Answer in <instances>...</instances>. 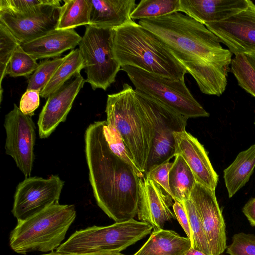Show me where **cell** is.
I'll return each instance as SVG.
<instances>
[{"label": "cell", "mask_w": 255, "mask_h": 255, "mask_svg": "<svg viewBox=\"0 0 255 255\" xmlns=\"http://www.w3.org/2000/svg\"><path fill=\"white\" fill-rule=\"evenodd\" d=\"M194 79L200 90L221 96L227 85L233 53L204 25L181 12L140 19Z\"/></svg>", "instance_id": "obj_1"}, {"label": "cell", "mask_w": 255, "mask_h": 255, "mask_svg": "<svg viewBox=\"0 0 255 255\" xmlns=\"http://www.w3.org/2000/svg\"><path fill=\"white\" fill-rule=\"evenodd\" d=\"M105 123L95 122L86 128V158L97 205L115 222H121L137 215L139 180L144 175L112 149Z\"/></svg>", "instance_id": "obj_2"}, {"label": "cell", "mask_w": 255, "mask_h": 255, "mask_svg": "<svg viewBox=\"0 0 255 255\" xmlns=\"http://www.w3.org/2000/svg\"><path fill=\"white\" fill-rule=\"evenodd\" d=\"M105 112L108 126L119 133L130 159L144 174L155 130L141 95L125 83L121 91L108 95Z\"/></svg>", "instance_id": "obj_3"}, {"label": "cell", "mask_w": 255, "mask_h": 255, "mask_svg": "<svg viewBox=\"0 0 255 255\" xmlns=\"http://www.w3.org/2000/svg\"><path fill=\"white\" fill-rule=\"evenodd\" d=\"M114 56L121 67L130 66L174 80L186 70L155 34L134 20L113 29Z\"/></svg>", "instance_id": "obj_4"}, {"label": "cell", "mask_w": 255, "mask_h": 255, "mask_svg": "<svg viewBox=\"0 0 255 255\" xmlns=\"http://www.w3.org/2000/svg\"><path fill=\"white\" fill-rule=\"evenodd\" d=\"M76 216L73 205H52L17 224L9 236L15 252H54L61 245Z\"/></svg>", "instance_id": "obj_5"}, {"label": "cell", "mask_w": 255, "mask_h": 255, "mask_svg": "<svg viewBox=\"0 0 255 255\" xmlns=\"http://www.w3.org/2000/svg\"><path fill=\"white\" fill-rule=\"evenodd\" d=\"M152 229L149 224L133 218L107 226H94L76 231L55 252L64 254L121 252L144 238Z\"/></svg>", "instance_id": "obj_6"}, {"label": "cell", "mask_w": 255, "mask_h": 255, "mask_svg": "<svg viewBox=\"0 0 255 255\" xmlns=\"http://www.w3.org/2000/svg\"><path fill=\"white\" fill-rule=\"evenodd\" d=\"M125 72L136 91L156 100L189 119L208 117L209 114L197 102L184 79L174 80L138 68L125 66Z\"/></svg>", "instance_id": "obj_7"}, {"label": "cell", "mask_w": 255, "mask_h": 255, "mask_svg": "<svg viewBox=\"0 0 255 255\" xmlns=\"http://www.w3.org/2000/svg\"><path fill=\"white\" fill-rule=\"evenodd\" d=\"M113 34V29L87 25L79 43L87 75L85 81L94 90H106L115 82L121 70L114 56Z\"/></svg>", "instance_id": "obj_8"}, {"label": "cell", "mask_w": 255, "mask_h": 255, "mask_svg": "<svg viewBox=\"0 0 255 255\" xmlns=\"http://www.w3.org/2000/svg\"><path fill=\"white\" fill-rule=\"evenodd\" d=\"M139 93L151 116L155 130L145 175L154 166L169 161L175 156V142L173 133L175 131L185 130L188 119L162 103Z\"/></svg>", "instance_id": "obj_9"}, {"label": "cell", "mask_w": 255, "mask_h": 255, "mask_svg": "<svg viewBox=\"0 0 255 255\" xmlns=\"http://www.w3.org/2000/svg\"><path fill=\"white\" fill-rule=\"evenodd\" d=\"M64 181L56 175L47 179L29 177L17 186L11 212L17 221H23L59 203Z\"/></svg>", "instance_id": "obj_10"}, {"label": "cell", "mask_w": 255, "mask_h": 255, "mask_svg": "<svg viewBox=\"0 0 255 255\" xmlns=\"http://www.w3.org/2000/svg\"><path fill=\"white\" fill-rule=\"evenodd\" d=\"M5 153L14 160L25 176L30 177L34 159L35 126L31 116L22 113L15 104L4 118Z\"/></svg>", "instance_id": "obj_11"}, {"label": "cell", "mask_w": 255, "mask_h": 255, "mask_svg": "<svg viewBox=\"0 0 255 255\" xmlns=\"http://www.w3.org/2000/svg\"><path fill=\"white\" fill-rule=\"evenodd\" d=\"M61 6L60 3L43 4L21 14L0 11V21L24 43L57 29Z\"/></svg>", "instance_id": "obj_12"}, {"label": "cell", "mask_w": 255, "mask_h": 255, "mask_svg": "<svg viewBox=\"0 0 255 255\" xmlns=\"http://www.w3.org/2000/svg\"><path fill=\"white\" fill-rule=\"evenodd\" d=\"M204 25L235 55L255 51V4L249 0L247 7L219 22Z\"/></svg>", "instance_id": "obj_13"}, {"label": "cell", "mask_w": 255, "mask_h": 255, "mask_svg": "<svg viewBox=\"0 0 255 255\" xmlns=\"http://www.w3.org/2000/svg\"><path fill=\"white\" fill-rule=\"evenodd\" d=\"M190 199L200 216L211 255H221L227 247L226 226L215 191L196 182Z\"/></svg>", "instance_id": "obj_14"}, {"label": "cell", "mask_w": 255, "mask_h": 255, "mask_svg": "<svg viewBox=\"0 0 255 255\" xmlns=\"http://www.w3.org/2000/svg\"><path fill=\"white\" fill-rule=\"evenodd\" d=\"M85 82V79L79 73L48 97L37 122L40 138L49 137L60 123L66 121L74 101Z\"/></svg>", "instance_id": "obj_15"}, {"label": "cell", "mask_w": 255, "mask_h": 255, "mask_svg": "<svg viewBox=\"0 0 255 255\" xmlns=\"http://www.w3.org/2000/svg\"><path fill=\"white\" fill-rule=\"evenodd\" d=\"M173 199L155 181L140 178L137 215L139 221L151 225L153 231L163 229L166 222L176 219L170 207Z\"/></svg>", "instance_id": "obj_16"}, {"label": "cell", "mask_w": 255, "mask_h": 255, "mask_svg": "<svg viewBox=\"0 0 255 255\" xmlns=\"http://www.w3.org/2000/svg\"><path fill=\"white\" fill-rule=\"evenodd\" d=\"M175 154L185 160L196 182L215 191L219 176L214 169L208 154L198 140L186 130L175 131Z\"/></svg>", "instance_id": "obj_17"}, {"label": "cell", "mask_w": 255, "mask_h": 255, "mask_svg": "<svg viewBox=\"0 0 255 255\" xmlns=\"http://www.w3.org/2000/svg\"><path fill=\"white\" fill-rule=\"evenodd\" d=\"M179 12L204 25L224 20L246 9L249 0H179Z\"/></svg>", "instance_id": "obj_18"}, {"label": "cell", "mask_w": 255, "mask_h": 255, "mask_svg": "<svg viewBox=\"0 0 255 255\" xmlns=\"http://www.w3.org/2000/svg\"><path fill=\"white\" fill-rule=\"evenodd\" d=\"M82 38L74 29H56L42 37L20 44L35 59L57 57L75 48Z\"/></svg>", "instance_id": "obj_19"}, {"label": "cell", "mask_w": 255, "mask_h": 255, "mask_svg": "<svg viewBox=\"0 0 255 255\" xmlns=\"http://www.w3.org/2000/svg\"><path fill=\"white\" fill-rule=\"evenodd\" d=\"M89 25L115 29L133 20L135 0H90Z\"/></svg>", "instance_id": "obj_20"}, {"label": "cell", "mask_w": 255, "mask_h": 255, "mask_svg": "<svg viewBox=\"0 0 255 255\" xmlns=\"http://www.w3.org/2000/svg\"><path fill=\"white\" fill-rule=\"evenodd\" d=\"M191 248L189 238L172 230L153 231L140 249L132 255H184Z\"/></svg>", "instance_id": "obj_21"}, {"label": "cell", "mask_w": 255, "mask_h": 255, "mask_svg": "<svg viewBox=\"0 0 255 255\" xmlns=\"http://www.w3.org/2000/svg\"><path fill=\"white\" fill-rule=\"evenodd\" d=\"M255 167V144L241 151L223 171L229 198L232 197L249 181Z\"/></svg>", "instance_id": "obj_22"}, {"label": "cell", "mask_w": 255, "mask_h": 255, "mask_svg": "<svg viewBox=\"0 0 255 255\" xmlns=\"http://www.w3.org/2000/svg\"><path fill=\"white\" fill-rule=\"evenodd\" d=\"M175 156L169 173V184L173 200L183 204L190 199L196 181L183 157L179 155Z\"/></svg>", "instance_id": "obj_23"}, {"label": "cell", "mask_w": 255, "mask_h": 255, "mask_svg": "<svg viewBox=\"0 0 255 255\" xmlns=\"http://www.w3.org/2000/svg\"><path fill=\"white\" fill-rule=\"evenodd\" d=\"M64 61L58 68L52 77L40 92V97H48L54 93L73 76L84 69L83 59L79 48L73 50L65 55Z\"/></svg>", "instance_id": "obj_24"}, {"label": "cell", "mask_w": 255, "mask_h": 255, "mask_svg": "<svg viewBox=\"0 0 255 255\" xmlns=\"http://www.w3.org/2000/svg\"><path fill=\"white\" fill-rule=\"evenodd\" d=\"M64 2L57 29H74L90 24V0H64Z\"/></svg>", "instance_id": "obj_25"}, {"label": "cell", "mask_w": 255, "mask_h": 255, "mask_svg": "<svg viewBox=\"0 0 255 255\" xmlns=\"http://www.w3.org/2000/svg\"><path fill=\"white\" fill-rule=\"evenodd\" d=\"M179 0H141L133 9L130 17L133 20H139L179 12Z\"/></svg>", "instance_id": "obj_26"}, {"label": "cell", "mask_w": 255, "mask_h": 255, "mask_svg": "<svg viewBox=\"0 0 255 255\" xmlns=\"http://www.w3.org/2000/svg\"><path fill=\"white\" fill-rule=\"evenodd\" d=\"M182 205L186 212L192 232L191 247L211 255L203 226L194 203L189 199Z\"/></svg>", "instance_id": "obj_27"}, {"label": "cell", "mask_w": 255, "mask_h": 255, "mask_svg": "<svg viewBox=\"0 0 255 255\" xmlns=\"http://www.w3.org/2000/svg\"><path fill=\"white\" fill-rule=\"evenodd\" d=\"M231 71L238 85L255 98V71L244 54L235 55L232 59Z\"/></svg>", "instance_id": "obj_28"}, {"label": "cell", "mask_w": 255, "mask_h": 255, "mask_svg": "<svg viewBox=\"0 0 255 255\" xmlns=\"http://www.w3.org/2000/svg\"><path fill=\"white\" fill-rule=\"evenodd\" d=\"M38 66L36 60L27 53L19 45L8 63L6 75L12 77H27L36 70Z\"/></svg>", "instance_id": "obj_29"}, {"label": "cell", "mask_w": 255, "mask_h": 255, "mask_svg": "<svg viewBox=\"0 0 255 255\" xmlns=\"http://www.w3.org/2000/svg\"><path fill=\"white\" fill-rule=\"evenodd\" d=\"M20 44L5 25L0 21V100H2V81L6 75L8 63L16 49Z\"/></svg>", "instance_id": "obj_30"}, {"label": "cell", "mask_w": 255, "mask_h": 255, "mask_svg": "<svg viewBox=\"0 0 255 255\" xmlns=\"http://www.w3.org/2000/svg\"><path fill=\"white\" fill-rule=\"evenodd\" d=\"M65 58V56L41 61L36 70L28 78L26 90H36L41 92L64 61Z\"/></svg>", "instance_id": "obj_31"}, {"label": "cell", "mask_w": 255, "mask_h": 255, "mask_svg": "<svg viewBox=\"0 0 255 255\" xmlns=\"http://www.w3.org/2000/svg\"><path fill=\"white\" fill-rule=\"evenodd\" d=\"M60 1L59 0H0V11L21 14L41 5L60 3Z\"/></svg>", "instance_id": "obj_32"}, {"label": "cell", "mask_w": 255, "mask_h": 255, "mask_svg": "<svg viewBox=\"0 0 255 255\" xmlns=\"http://www.w3.org/2000/svg\"><path fill=\"white\" fill-rule=\"evenodd\" d=\"M230 255H255V235L245 233L235 234L227 247Z\"/></svg>", "instance_id": "obj_33"}, {"label": "cell", "mask_w": 255, "mask_h": 255, "mask_svg": "<svg viewBox=\"0 0 255 255\" xmlns=\"http://www.w3.org/2000/svg\"><path fill=\"white\" fill-rule=\"evenodd\" d=\"M172 163L167 161L156 165L146 173L144 176L158 184L173 199L169 184V173Z\"/></svg>", "instance_id": "obj_34"}, {"label": "cell", "mask_w": 255, "mask_h": 255, "mask_svg": "<svg viewBox=\"0 0 255 255\" xmlns=\"http://www.w3.org/2000/svg\"><path fill=\"white\" fill-rule=\"evenodd\" d=\"M40 91L36 90H28L22 95L19 108L24 114L32 116L34 111L40 104Z\"/></svg>", "instance_id": "obj_35"}, {"label": "cell", "mask_w": 255, "mask_h": 255, "mask_svg": "<svg viewBox=\"0 0 255 255\" xmlns=\"http://www.w3.org/2000/svg\"><path fill=\"white\" fill-rule=\"evenodd\" d=\"M172 208L176 218L184 230L187 237L191 241L192 232L188 218L183 205L177 201H174Z\"/></svg>", "instance_id": "obj_36"}, {"label": "cell", "mask_w": 255, "mask_h": 255, "mask_svg": "<svg viewBox=\"0 0 255 255\" xmlns=\"http://www.w3.org/2000/svg\"><path fill=\"white\" fill-rule=\"evenodd\" d=\"M242 211L251 225L255 226V198L250 199L243 207Z\"/></svg>", "instance_id": "obj_37"}, {"label": "cell", "mask_w": 255, "mask_h": 255, "mask_svg": "<svg viewBox=\"0 0 255 255\" xmlns=\"http://www.w3.org/2000/svg\"><path fill=\"white\" fill-rule=\"evenodd\" d=\"M41 255H126L122 254L121 252L115 251H103L92 253L78 254H64L58 253L56 252H52L48 254Z\"/></svg>", "instance_id": "obj_38"}, {"label": "cell", "mask_w": 255, "mask_h": 255, "mask_svg": "<svg viewBox=\"0 0 255 255\" xmlns=\"http://www.w3.org/2000/svg\"><path fill=\"white\" fill-rule=\"evenodd\" d=\"M248 62L255 71V51L244 54Z\"/></svg>", "instance_id": "obj_39"}, {"label": "cell", "mask_w": 255, "mask_h": 255, "mask_svg": "<svg viewBox=\"0 0 255 255\" xmlns=\"http://www.w3.org/2000/svg\"><path fill=\"white\" fill-rule=\"evenodd\" d=\"M184 255H208L191 247L190 249H189L188 251H187L186 252V253L184 254Z\"/></svg>", "instance_id": "obj_40"}, {"label": "cell", "mask_w": 255, "mask_h": 255, "mask_svg": "<svg viewBox=\"0 0 255 255\" xmlns=\"http://www.w3.org/2000/svg\"><path fill=\"white\" fill-rule=\"evenodd\" d=\"M254 124H255V123H254Z\"/></svg>", "instance_id": "obj_41"}]
</instances>
